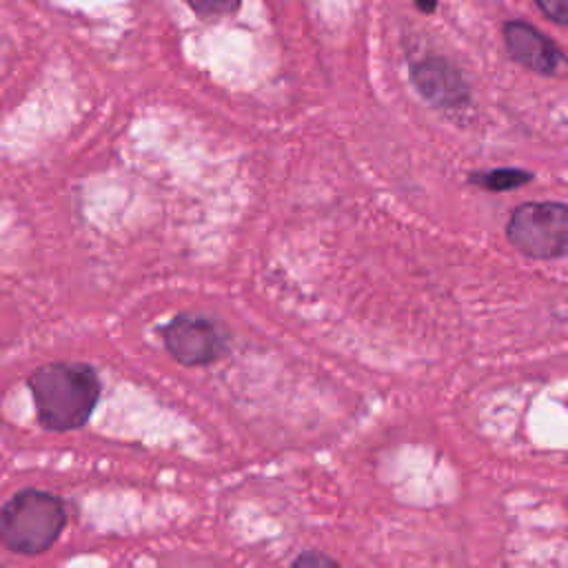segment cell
I'll use <instances>...</instances> for the list:
<instances>
[{
  "label": "cell",
  "mask_w": 568,
  "mask_h": 568,
  "mask_svg": "<svg viewBox=\"0 0 568 568\" xmlns=\"http://www.w3.org/2000/svg\"><path fill=\"white\" fill-rule=\"evenodd\" d=\"M27 386L38 422L53 433L82 428L91 419L102 393L95 368L84 362H49L29 375Z\"/></svg>",
  "instance_id": "cell-1"
},
{
  "label": "cell",
  "mask_w": 568,
  "mask_h": 568,
  "mask_svg": "<svg viewBox=\"0 0 568 568\" xmlns=\"http://www.w3.org/2000/svg\"><path fill=\"white\" fill-rule=\"evenodd\" d=\"M67 526L64 501L47 490H18L0 510V541L18 555L49 550Z\"/></svg>",
  "instance_id": "cell-2"
},
{
  "label": "cell",
  "mask_w": 568,
  "mask_h": 568,
  "mask_svg": "<svg viewBox=\"0 0 568 568\" xmlns=\"http://www.w3.org/2000/svg\"><path fill=\"white\" fill-rule=\"evenodd\" d=\"M508 242L532 260H557L568 248V211L564 202L519 204L506 224Z\"/></svg>",
  "instance_id": "cell-3"
},
{
  "label": "cell",
  "mask_w": 568,
  "mask_h": 568,
  "mask_svg": "<svg viewBox=\"0 0 568 568\" xmlns=\"http://www.w3.org/2000/svg\"><path fill=\"white\" fill-rule=\"evenodd\" d=\"M160 337L169 355L182 366H209L229 353L226 331L204 315L178 313L160 328Z\"/></svg>",
  "instance_id": "cell-4"
},
{
  "label": "cell",
  "mask_w": 568,
  "mask_h": 568,
  "mask_svg": "<svg viewBox=\"0 0 568 568\" xmlns=\"http://www.w3.org/2000/svg\"><path fill=\"white\" fill-rule=\"evenodd\" d=\"M504 40L513 60L526 67L528 71L552 75L564 62V55L557 49V44L526 22H519V20L506 22Z\"/></svg>",
  "instance_id": "cell-5"
},
{
  "label": "cell",
  "mask_w": 568,
  "mask_h": 568,
  "mask_svg": "<svg viewBox=\"0 0 568 568\" xmlns=\"http://www.w3.org/2000/svg\"><path fill=\"white\" fill-rule=\"evenodd\" d=\"M413 82L435 106H462L468 102V84L459 69L442 58H426L413 67Z\"/></svg>",
  "instance_id": "cell-6"
},
{
  "label": "cell",
  "mask_w": 568,
  "mask_h": 568,
  "mask_svg": "<svg viewBox=\"0 0 568 568\" xmlns=\"http://www.w3.org/2000/svg\"><path fill=\"white\" fill-rule=\"evenodd\" d=\"M530 178H532L530 173L519 171V169H497V171L473 175V182L488 191H510V189H517V186L530 182Z\"/></svg>",
  "instance_id": "cell-7"
},
{
  "label": "cell",
  "mask_w": 568,
  "mask_h": 568,
  "mask_svg": "<svg viewBox=\"0 0 568 568\" xmlns=\"http://www.w3.org/2000/svg\"><path fill=\"white\" fill-rule=\"evenodd\" d=\"M242 0H186V4L197 13V16H206V18H215V16H224L231 13L240 7Z\"/></svg>",
  "instance_id": "cell-8"
},
{
  "label": "cell",
  "mask_w": 568,
  "mask_h": 568,
  "mask_svg": "<svg viewBox=\"0 0 568 568\" xmlns=\"http://www.w3.org/2000/svg\"><path fill=\"white\" fill-rule=\"evenodd\" d=\"M291 568H342L333 557L320 550H304L295 557Z\"/></svg>",
  "instance_id": "cell-9"
},
{
  "label": "cell",
  "mask_w": 568,
  "mask_h": 568,
  "mask_svg": "<svg viewBox=\"0 0 568 568\" xmlns=\"http://www.w3.org/2000/svg\"><path fill=\"white\" fill-rule=\"evenodd\" d=\"M537 7L546 18H550L557 24L568 22V0H535Z\"/></svg>",
  "instance_id": "cell-10"
},
{
  "label": "cell",
  "mask_w": 568,
  "mask_h": 568,
  "mask_svg": "<svg viewBox=\"0 0 568 568\" xmlns=\"http://www.w3.org/2000/svg\"><path fill=\"white\" fill-rule=\"evenodd\" d=\"M415 4L422 9V11H433L435 9V4H437V0H415Z\"/></svg>",
  "instance_id": "cell-11"
}]
</instances>
